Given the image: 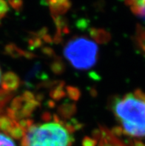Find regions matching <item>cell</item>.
I'll return each instance as SVG.
<instances>
[{
  "mask_svg": "<svg viewBox=\"0 0 145 146\" xmlns=\"http://www.w3.org/2000/svg\"><path fill=\"white\" fill-rule=\"evenodd\" d=\"M112 110L123 131L134 137H145V94L136 91L118 96Z\"/></svg>",
  "mask_w": 145,
  "mask_h": 146,
  "instance_id": "cell-1",
  "label": "cell"
},
{
  "mask_svg": "<svg viewBox=\"0 0 145 146\" xmlns=\"http://www.w3.org/2000/svg\"><path fill=\"white\" fill-rule=\"evenodd\" d=\"M73 137L69 130L59 122H44L28 130L22 146H71Z\"/></svg>",
  "mask_w": 145,
  "mask_h": 146,
  "instance_id": "cell-2",
  "label": "cell"
},
{
  "mask_svg": "<svg viewBox=\"0 0 145 146\" xmlns=\"http://www.w3.org/2000/svg\"><path fill=\"white\" fill-rule=\"evenodd\" d=\"M98 48L92 41L85 38L71 40L64 49V55L75 68H90L96 61Z\"/></svg>",
  "mask_w": 145,
  "mask_h": 146,
  "instance_id": "cell-3",
  "label": "cell"
},
{
  "mask_svg": "<svg viewBox=\"0 0 145 146\" xmlns=\"http://www.w3.org/2000/svg\"><path fill=\"white\" fill-rule=\"evenodd\" d=\"M97 146H128L107 129L101 130Z\"/></svg>",
  "mask_w": 145,
  "mask_h": 146,
  "instance_id": "cell-4",
  "label": "cell"
},
{
  "mask_svg": "<svg viewBox=\"0 0 145 146\" xmlns=\"http://www.w3.org/2000/svg\"><path fill=\"white\" fill-rule=\"evenodd\" d=\"M134 13L145 17V0H126Z\"/></svg>",
  "mask_w": 145,
  "mask_h": 146,
  "instance_id": "cell-5",
  "label": "cell"
},
{
  "mask_svg": "<svg viewBox=\"0 0 145 146\" xmlns=\"http://www.w3.org/2000/svg\"><path fill=\"white\" fill-rule=\"evenodd\" d=\"M0 146H17L14 141L5 133H0Z\"/></svg>",
  "mask_w": 145,
  "mask_h": 146,
  "instance_id": "cell-6",
  "label": "cell"
},
{
  "mask_svg": "<svg viewBox=\"0 0 145 146\" xmlns=\"http://www.w3.org/2000/svg\"><path fill=\"white\" fill-rule=\"evenodd\" d=\"M7 11V6L4 0H0V19L5 16Z\"/></svg>",
  "mask_w": 145,
  "mask_h": 146,
  "instance_id": "cell-7",
  "label": "cell"
},
{
  "mask_svg": "<svg viewBox=\"0 0 145 146\" xmlns=\"http://www.w3.org/2000/svg\"><path fill=\"white\" fill-rule=\"evenodd\" d=\"M2 73H1V69H0V84L2 83Z\"/></svg>",
  "mask_w": 145,
  "mask_h": 146,
  "instance_id": "cell-8",
  "label": "cell"
}]
</instances>
